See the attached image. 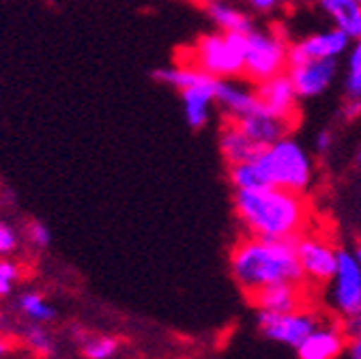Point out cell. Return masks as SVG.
I'll use <instances>...</instances> for the list:
<instances>
[{"label": "cell", "mask_w": 361, "mask_h": 359, "mask_svg": "<svg viewBox=\"0 0 361 359\" xmlns=\"http://www.w3.org/2000/svg\"><path fill=\"white\" fill-rule=\"evenodd\" d=\"M235 213L247 235L264 239H299L310 219L303 194L276 185L235 190Z\"/></svg>", "instance_id": "obj_1"}, {"label": "cell", "mask_w": 361, "mask_h": 359, "mask_svg": "<svg viewBox=\"0 0 361 359\" xmlns=\"http://www.w3.org/2000/svg\"><path fill=\"white\" fill-rule=\"evenodd\" d=\"M231 272L245 295L271 284H303L305 280L297 256V239H264L247 235L233 248Z\"/></svg>", "instance_id": "obj_2"}, {"label": "cell", "mask_w": 361, "mask_h": 359, "mask_svg": "<svg viewBox=\"0 0 361 359\" xmlns=\"http://www.w3.org/2000/svg\"><path fill=\"white\" fill-rule=\"evenodd\" d=\"M176 63L196 67L215 80L239 78L245 67V35L224 30L200 35L185 52H178Z\"/></svg>", "instance_id": "obj_3"}, {"label": "cell", "mask_w": 361, "mask_h": 359, "mask_svg": "<svg viewBox=\"0 0 361 359\" xmlns=\"http://www.w3.org/2000/svg\"><path fill=\"white\" fill-rule=\"evenodd\" d=\"M256 164L267 185H276L297 194H303L310 188L314 176V166L307 151L288 136L260 149Z\"/></svg>", "instance_id": "obj_4"}, {"label": "cell", "mask_w": 361, "mask_h": 359, "mask_svg": "<svg viewBox=\"0 0 361 359\" xmlns=\"http://www.w3.org/2000/svg\"><path fill=\"white\" fill-rule=\"evenodd\" d=\"M290 43L278 30L252 28L245 35V67L243 75L250 84L286 73Z\"/></svg>", "instance_id": "obj_5"}, {"label": "cell", "mask_w": 361, "mask_h": 359, "mask_svg": "<svg viewBox=\"0 0 361 359\" xmlns=\"http://www.w3.org/2000/svg\"><path fill=\"white\" fill-rule=\"evenodd\" d=\"M258 327L267 338L297 348L316 327H321V325L314 314L303 312V310L284 312V314L258 310Z\"/></svg>", "instance_id": "obj_6"}, {"label": "cell", "mask_w": 361, "mask_h": 359, "mask_svg": "<svg viewBox=\"0 0 361 359\" xmlns=\"http://www.w3.org/2000/svg\"><path fill=\"white\" fill-rule=\"evenodd\" d=\"M331 295L338 312L344 319L361 312V267L353 252L338 250V267L331 278Z\"/></svg>", "instance_id": "obj_7"}, {"label": "cell", "mask_w": 361, "mask_h": 359, "mask_svg": "<svg viewBox=\"0 0 361 359\" xmlns=\"http://www.w3.org/2000/svg\"><path fill=\"white\" fill-rule=\"evenodd\" d=\"M338 71L336 59H301L290 61L286 67L288 78L295 84V91L301 99L323 95L331 86Z\"/></svg>", "instance_id": "obj_8"}, {"label": "cell", "mask_w": 361, "mask_h": 359, "mask_svg": "<svg viewBox=\"0 0 361 359\" xmlns=\"http://www.w3.org/2000/svg\"><path fill=\"white\" fill-rule=\"evenodd\" d=\"M297 256L305 280L316 284L331 282L338 267V250H334L329 241L314 235H301L297 239Z\"/></svg>", "instance_id": "obj_9"}, {"label": "cell", "mask_w": 361, "mask_h": 359, "mask_svg": "<svg viewBox=\"0 0 361 359\" xmlns=\"http://www.w3.org/2000/svg\"><path fill=\"white\" fill-rule=\"evenodd\" d=\"M256 95L267 112L286 121L295 127L299 114V93L295 91V84L288 73H280L276 78H269L260 84H254Z\"/></svg>", "instance_id": "obj_10"}, {"label": "cell", "mask_w": 361, "mask_h": 359, "mask_svg": "<svg viewBox=\"0 0 361 359\" xmlns=\"http://www.w3.org/2000/svg\"><path fill=\"white\" fill-rule=\"evenodd\" d=\"M350 39L340 28H329L303 37L297 43H290L288 50V63L301 61V59H338L340 54L348 52Z\"/></svg>", "instance_id": "obj_11"}, {"label": "cell", "mask_w": 361, "mask_h": 359, "mask_svg": "<svg viewBox=\"0 0 361 359\" xmlns=\"http://www.w3.org/2000/svg\"><path fill=\"white\" fill-rule=\"evenodd\" d=\"M215 102L226 112V118H233V121H239V118L262 108L254 84L245 86V84L237 82V78L217 80V99Z\"/></svg>", "instance_id": "obj_12"}, {"label": "cell", "mask_w": 361, "mask_h": 359, "mask_svg": "<svg viewBox=\"0 0 361 359\" xmlns=\"http://www.w3.org/2000/svg\"><path fill=\"white\" fill-rule=\"evenodd\" d=\"M180 99H183V112H185L188 125L192 129L204 127L211 116L213 104H217L215 102L217 99V80L207 75L198 84L183 88V91H180Z\"/></svg>", "instance_id": "obj_13"}, {"label": "cell", "mask_w": 361, "mask_h": 359, "mask_svg": "<svg viewBox=\"0 0 361 359\" xmlns=\"http://www.w3.org/2000/svg\"><path fill=\"white\" fill-rule=\"evenodd\" d=\"M247 297L262 312L284 314V312L301 310V284H293V282L271 284V286H264V288L254 291Z\"/></svg>", "instance_id": "obj_14"}, {"label": "cell", "mask_w": 361, "mask_h": 359, "mask_svg": "<svg viewBox=\"0 0 361 359\" xmlns=\"http://www.w3.org/2000/svg\"><path fill=\"white\" fill-rule=\"evenodd\" d=\"M239 127L247 133V136L258 145V147H269V145H274L276 140L288 136V131L293 125H288L286 121L274 116L271 112H267L264 108L243 116L237 121Z\"/></svg>", "instance_id": "obj_15"}, {"label": "cell", "mask_w": 361, "mask_h": 359, "mask_svg": "<svg viewBox=\"0 0 361 359\" xmlns=\"http://www.w3.org/2000/svg\"><path fill=\"white\" fill-rule=\"evenodd\" d=\"M260 149H264V147H258L239 127L237 121L226 118V123L219 129V151H221L226 164L233 166V164L247 162V159L256 157L260 153Z\"/></svg>", "instance_id": "obj_16"}, {"label": "cell", "mask_w": 361, "mask_h": 359, "mask_svg": "<svg viewBox=\"0 0 361 359\" xmlns=\"http://www.w3.org/2000/svg\"><path fill=\"white\" fill-rule=\"evenodd\" d=\"M344 351V336L340 329L316 327L299 346V359H336Z\"/></svg>", "instance_id": "obj_17"}, {"label": "cell", "mask_w": 361, "mask_h": 359, "mask_svg": "<svg viewBox=\"0 0 361 359\" xmlns=\"http://www.w3.org/2000/svg\"><path fill=\"white\" fill-rule=\"evenodd\" d=\"M323 13L350 41H361V3L359 0H319Z\"/></svg>", "instance_id": "obj_18"}, {"label": "cell", "mask_w": 361, "mask_h": 359, "mask_svg": "<svg viewBox=\"0 0 361 359\" xmlns=\"http://www.w3.org/2000/svg\"><path fill=\"white\" fill-rule=\"evenodd\" d=\"M207 13L211 22L217 26V30H224V32L247 35L254 28L250 16L243 9L231 5L228 0H211V3H207Z\"/></svg>", "instance_id": "obj_19"}, {"label": "cell", "mask_w": 361, "mask_h": 359, "mask_svg": "<svg viewBox=\"0 0 361 359\" xmlns=\"http://www.w3.org/2000/svg\"><path fill=\"white\" fill-rule=\"evenodd\" d=\"M153 78H155L157 82L166 84V86L176 88V91L180 93L183 88H190V86L198 84L200 80H204L207 73H202V71L196 69V67L176 63V65H172V67H164V69L153 71Z\"/></svg>", "instance_id": "obj_20"}, {"label": "cell", "mask_w": 361, "mask_h": 359, "mask_svg": "<svg viewBox=\"0 0 361 359\" xmlns=\"http://www.w3.org/2000/svg\"><path fill=\"white\" fill-rule=\"evenodd\" d=\"M228 181L233 185V190H250V188H260L267 185L264 176L256 164V157L241 162V164H233L228 166Z\"/></svg>", "instance_id": "obj_21"}, {"label": "cell", "mask_w": 361, "mask_h": 359, "mask_svg": "<svg viewBox=\"0 0 361 359\" xmlns=\"http://www.w3.org/2000/svg\"><path fill=\"white\" fill-rule=\"evenodd\" d=\"M348 99H361V41L348 48V73H346Z\"/></svg>", "instance_id": "obj_22"}, {"label": "cell", "mask_w": 361, "mask_h": 359, "mask_svg": "<svg viewBox=\"0 0 361 359\" xmlns=\"http://www.w3.org/2000/svg\"><path fill=\"white\" fill-rule=\"evenodd\" d=\"M20 308L28 314V317H32L35 321H50L54 319V308L50 305H45L41 295L37 293H26L22 299H20Z\"/></svg>", "instance_id": "obj_23"}, {"label": "cell", "mask_w": 361, "mask_h": 359, "mask_svg": "<svg viewBox=\"0 0 361 359\" xmlns=\"http://www.w3.org/2000/svg\"><path fill=\"white\" fill-rule=\"evenodd\" d=\"M114 351H116V342L110 338H99L84 344V355L88 359H108L114 355Z\"/></svg>", "instance_id": "obj_24"}, {"label": "cell", "mask_w": 361, "mask_h": 359, "mask_svg": "<svg viewBox=\"0 0 361 359\" xmlns=\"http://www.w3.org/2000/svg\"><path fill=\"white\" fill-rule=\"evenodd\" d=\"M28 239L37 248H48L50 241H52V235H50V231H48V226H45V224L30 221L28 224Z\"/></svg>", "instance_id": "obj_25"}, {"label": "cell", "mask_w": 361, "mask_h": 359, "mask_svg": "<svg viewBox=\"0 0 361 359\" xmlns=\"http://www.w3.org/2000/svg\"><path fill=\"white\" fill-rule=\"evenodd\" d=\"M18 276H20V272H18V267L13 262L0 260V295H9L11 284H13V280Z\"/></svg>", "instance_id": "obj_26"}, {"label": "cell", "mask_w": 361, "mask_h": 359, "mask_svg": "<svg viewBox=\"0 0 361 359\" xmlns=\"http://www.w3.org/2000/svg\"><path fill=\"white\" fill-rule=\"evenodd\" d=\"M26 338H28V342H30L32 346H37V348H41V351H52V342H50L48 334H45V331H43L41 327H37V325H32V327L26 329Z\"/></svg>", "instance_id": "obj_27"}, {"label": "cell", "mask_w": 361, "mask_h": 359, "mask_svg": "<svg viewBox=\"0 0 361 359\" xmlns=\"http://www.w3.org/2000/svg\"><path fill=\"white\" fill-rule=\"evenodd\" d=\"M286 0H245V5L256 13H274L278 11Z\"/></svg>", "instance_id": "obj_28"}, {"label": "cell", "mask_w": 361, "mask_h": 359, "mask_svg": "<svg viewBox=\"0 0 361 359\" xmlns=\"http://www.w3.org/2000/svg\"><path fill=\"white\" fill-rule=\"evenodd\" d=\"M16 245H18V237L13 229L7 226V224H0V254H9L11 250H16Z\"/></svg>", "instance_id": "obj_29"}, {"label": "cell", "mask_w": 361, "mask_h": 359, "mask_svg": "<svg viewBox=\"0 0 361 359\" xmlns=\"http://www.w3.org/2000/svg\"><path fill=\"white\" fill-rule=\"evenodd\" d=\"M334 145V133L329 129H323L319 136H316V151L319 153H327Z\"/></svg>", "instance_id": "obj_30"}, {"label": "cell", "mask_w": 361, "mask_h": 359, "mask_svg": "<svg viewBox=\"0 0 361 359\" xmlns=\"http://www.w3.org/2000/svg\"><path fill=\"white\" fill-rule=\"evenodd\" d=\"M344 329H346V336H350V338L361 336V312L355 314V317H348V319H346Z\"/></svg>", "instance_id": "obj_31"}, {"label": "cell", "mask_w": 361, "mask_h": 359, "mask_svg": "<svg viewBox=\"0 0 361 359\" xmlns=\"http://www.w3.org/2000/svg\"><path fill=\"white\" fill-rule=\"evenodd\" d=\"M361 114V99H348V106H344V116L355 118Z\"/></svg>", "instance_id": "obj_32"}, {"label": "cell", "mask_w": 361, "mask_h": 359, "mask_svg": "<svg viewBox=\"0 0 361 359\" xmlns=\"http://www.w3.org/2000/svg\"><path fill=\"white\" fill-rule=\"evenodd\" d=\"M348 357L350 359H361V336L353 338V342L348 346Z\"/></svg>", "instance_id": "obj_33"}, {"label": "cell", "mask_w": 361, "mask_h": 359, "mask_svg": "<svg viewBox=\"0 0 361 359\" xmlns=\"http://www.w3.org/2000/svg\"><path fill=\"white\" fill-rule=\"evenodd\" d=\"M355 256H357V262H359V267H361V245L355 250Z\"/></svg>", "instance_id": "obj_34"}, {"label": "cell", "mask_w": 361, "mask_h": 359, "mask_svg": "<svg viewBox=\"0 0 361 359\" xmlns=\"http://www.w3.org/2000/svg\"><path fill=\"white\" fill-rule=\"evenodd\" d=\"M5 351H7V348H5V344H3V342H0V355H3Z\"/></svg>", "instance_id": "obj_35"}, {"label": "cell", "mask_w": 361, "mask_h": 359, "mask_svg": "<svg viewBox=\"0 0 361 359\" xmlns=\"http://www.w3.org/2000/svg\"><path fill=\"white\" fill-rule=\"evenodd\" d=\"M357 159H359V164H361V151H359V155H357Z\"/></svg>", "instance_id": "obj_36"}, {"label": "cell", "mask_w": 361, "mask_h": 359, "mask_svg": "<svg viewBox=\"0 0 361 359\" xmlns=\"http://www.w3.org/2000/svg\"><path fill=\"white\" fill-rule=\"evenodd\" d=\"M200 3H204V5H207V3H211V0H200Z\"/></svg>", "instance_id": "obj_37"}, {"label": "cell", "mask_w": 361, "mask_h": 359, "mask_svg": "<svg viewBox=\"0 0 361 359\" xmlns=\"http://www.w3.org/2000/svg\"><path fill=\"white\" fill-rule=\"evenodd\" d=\"M359 3H361V0H359Z\"/></svg>", "instance_id": "obj_38"}]
</instances>
